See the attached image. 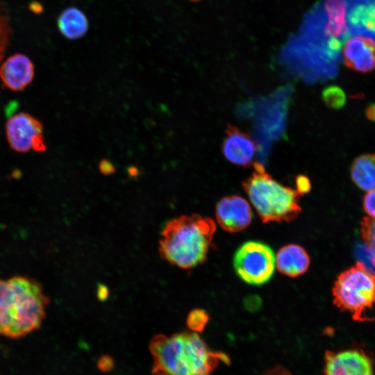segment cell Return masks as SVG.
Segmentation results:
<instances>
[{
	"mask_svg": "<svg viewBox=\"0 0 375 375\" xmlns=\"http://www.w3.org/2000/svg\"><path fill=\"white\" fill-rule=\"evenodd\" d=\"M149 349L153 375H210L219 361H230L227 355L210 351L196 333L158 334Z\"/></svg>",
	"mask_w": 375,
	"mask_h": 375,
	"instance_id": "cell-1",
	"label": "cell"
},
{
	"mask_svg": "<svg viewBox=\"0 0 375 375\" xmlns=\"http://www.w3.org/2000/svg\"><path fill=\"white\" fill-rule=\"evenodd\" d=\"M48 303L42 285L33 278L0 280V335L18 338L38 328Z\"/></svg>",
	"mask_w": 375,
	"mask_h": 375,
	"instance_id": "cell-2",
	"label": "cell"
},
{
	"mask_svg": "<svg viewBox=\"0 0 375 375\" xmlns=\"http://www.w3.org/2000/svg\"><path fill=\"white\" fill-rule=\"evenodd\" d=\"M215 230L209 217L193 214L173 218L162 231L160 256L180 268L194 267L206 259Z\"/></svg>",
	"mask_w": 375,
	"mask_h": 375,
	"instance_id": "cell-3",
	"label": "cell"
},
{
	"mask_svg": "<svg viewBox=\"0 0 375 375\" xmlns=\"http://www.w3.org/2000/svg\"><path fill=\"white\" fill-rule=\"evenodd\" d=\"M253 165V172L242 182V186L262 222L294 219L301 211L299 204L301 194L274 180L262 164Z\"/></svg>",
	"mask_w": 375,
	"mask_h": 375,
	"instance_id": "cell-4",
	"label": "cell"
},
{
	"mask_svg": "<svg viewBox=\"0 0 375 375\" xmlns=\"http://www.w3.org/2000/svg\"><path fill=\"white\" fill-rule=\"evenodd\" d=\"M333 296L334 303L355 320H367L365 313L375 303V276L356 263L338 276Z\"/></svg>",
	"mask_w": 375,
	"mask_h": 375,
	"instance_id": "cell-5",
	"label": "cell"
},
{
	"mask_svg": "<svg viewBox=\"0 0 375 375\" xmlns=\"http://www.w3.org/2000/svg\"><path fill=\"white\" fill-rule=\"evenodd\" d=\"M276 257L272 249L260 241H247L236 250L233 267L238 276L245 283L261 285L272 277Z\"/></svg>",
	"mask_w": 375,
	"mask_h": 375,
	"instance_id": "cell-6",
	"label": "cell"
},
{
	"mask_svg": "<svg viewBox=\"0 0 375 375\" xmlns=\"http://www.w3.org/2000/svg\"><path fill=\"white\" fill-rule=\"evenodd\" d=\"M5 130L8 145L16 152H42L47 149L43 125L29 113L19 112L10 117Z\"/></svg>",
	"mask_w": 375,
	"mask_h": 375,
	"instance_id": "cell-7",
	"label": "cell"
},
{
	"mask_svg": "<svg viewBox=\"0 0 375 375\" xmlns=\"http://www.w3.org/2000/svg\"><path fill=\"white\" fill-rule=\"evenodd\" d=\"M324 370L326 375H374L371 358L360 349L327 351Z\"/></svg>",
	"mask_w": 375,
	"mask_h": 375,
	"instance_id": "cell-8",
	"label": "cell"
},
{
	"mask_svg": "<svg viewBox=\"0 0 375 375\" xmlns=\"http://www.w3.org/2000/svg\"><path fill=\"white\" fill-rule=\"evenodd\" d=\"M218 224L225 231L235 233L246 228L251 222L253 213L249 203L237 195L221 199L216 206Z\"/></svg>",
	"mask_w": 375,
	"mask_h": 375,
	"instance_id": "cell-9",
	"label": "cell"
},
{
	"mask_svg": "<svg viewBox=\"0 0 375 375\" xmlns=\"http://www.w3.org/2000/svg\"><path fill=\"white\" fill-rule=\"evenodd\" d=\"M34 76L35 65L30 58L24 53H14L0 65L1 84L13 92L24 90L33 81Z\"/></svg>",
	"mask_w": 375,
	"mask_h": 375,
	"instance_id": "cell-10",
	"label": "cell"
},
{
	"mask_svg": "<svg viewBox=\"0 0 375 375\" xmlns=\"http://www.w3.org/2000/svg\"><path fill=\"white\" fill-rule=\"evenodd\" d=\"M347 67L367 74L375 69V42L370 38L357 35L348 39L342 47Z\"/></svg>",
	"mask_w": 375,
	"mask_h": 375,
	"instance_id": "cell-11",
	"label": "cell"
},
{
	"mask_svg": "<svg viewBox=\"0 0 375 375\" xmlns=\"http://www.w3.org/2000/svg\"><path fill=\"white\" fill-rule=\"evenodd\" d=\"M256 150V144L249 135L234 126L228 125L222 142V152L229 162L242 167L249 166Z\"/></svg>",
	"mask_w": 375,
	"mask_h": 375,
	"instance_id": "cell-12",
	"label": "cell"
},
{
	"mask_svg": "<svg viewBox=\"0 0 375 375\" xmlns=\"http://www.w3.org/2000/svg\"><path fill=\"white\" fill-rule=\"evenodd\" d=\"M276 265L282 274L290 277H297L307 271L310 265V258L301 246L288 244L278 251Z\"/></svg>",
	"mask_w": 375,
	"mask_h": 375,
	"instance_id": "cell-13",
	"label": "cell"
},
{
	"mask_svg": "<svg viewBox=\"0 0 375 375\" xmlns=\"http://www.w3.org/2000/svg\"><path fill=\"white\" fill-rule=\"evenodd\" d=\"M57 27L67 39L77 40L88 31V19L85 13L76 7L63 10L57 19Z\"/></svg>",
	"mask_w": 375,
	"mask_h": 375,
	"instance_id": "cell-14",
	"label": "cell"
},
{
	"mask_svg": "<svg viewBox=\"0 0 375 375\" xmlns=\"http://www.w3.org/2000/svg\"><path fill=\"white\" fill-rule=\"evenodd\" d=\"M350 175L352 181L360 190L375 188V153L360 155L353 161Z\"/></svg>",
	"mask_w": 375,
	"mask_h": 375,
	"instance_id": "cell-15",
	"label": "cell"
},
{
	"mask_svg": "<svg viewBox=\"0 0 375 375\" xmlns=\"http://www.w3.org/2000/svg\"><path fill=\"white\" fill-rule=\"evenodd\" d=\"M347 18L353 28L375 34V1L353 6L349 11Z\"/></svg>",
	"mask_w": 375,
	"mask_h": 375,
	"instance_id": "cell-16",
	"label": "cell"
},
{
	"mask_svg": "<svg viewBox=\"0 0 375 375\" xmlns=\"http://www.w3.org/2000/svg\"><path fill=\"white\" fill-rule=\"evenodd\" d=\"M354 252L357 263L375 276V249L366 244H358Z\"/></svg>",
	"mask_w": 375,
	"mask_h": 375,
	"instance_id": "cell-17",
	"label": "cell"
},
{
	"mask_svg": "<svg viewBox=\"0 0 375 375\" xmlns=\"http://www.w3.org/2000/svg\"><path fill=\"white\" fill-rule=\"evenodd\" d=\"M12 28L10 16L5 6L0 1V62L3 58L5 51L9 45Z\"/></svg>",
	"mask_w": 375,
	"mask_h": 375,
	"instance_id": "cell-18",
	"label": "cell"
},
{
	"mask_svg": "<svg viewBox=\"0 0 375 375\" xmlns=\"http://www.w3.org/2000/svg\"><path fill=\"white\" fill-rule=\"evenodd\" d=\"M209 317L206 312L201 309L192 310L187 317L188 326L194 332H201L206 327Z\"/></svg>",
	"mask_w": 375,
	"mask_h": 375,
	"instance_id": "cell-19",
	"label": "cell"
},
{
	"mask_svg": "<svg viewBox=\"0 0 375 375\" xmlns=\"http://www.w3.org/2000/svg\"><path fill=\"white\" fill-rule=\"evenodd\" d=\"M323 99L328 106L337 108L342 106L345 101L343 91L335 86L327 88L323 92Z\"/></svg>",
	"mask_w": 375,
	"mask_h": 375,
	"instance_id": "cell-20",
	"label": "cell"
},
{
	"mask_svg": "<svg viewBox=\"0 0 375 375\" xmlns=\"http://www.w3.org/2000/svg\"><path fill=\"white\" fill-rule=\"evenodd\" d=\"M360 224L363 240L367 245L375 249V218L364 217Z\"/></svg>",
	"mask_w": 375,
	"mask_h": 375,
	"instance_id": "cell-21",
	"label": "cell"
},
{
	"mask_svg": "<svg viewBox=\"0 0 375 375\" xmlns=\"http://www.w3.org/2000/svg\"><path fill=\"white\" fill-rule=\"evenodd\" d=\"M363 208L371 217L375 218V188L367 191L363 198Z\"/></svg>",
	"mask_w": 375,
	"mask_h": 375,
	"instance_id": "cell-22",
	"label": "cell"
},
{
	"mask_svg": "<svg viewBox=\"0 0 375 375\" xmlns=\"http://www.w3.org/2000/svg\"><path fill=\"white\" fill-rule=\"evenodd\" d=\"M296 185L299 194H303L310 190V182L309 179L303 175H299L296 178Z\"/></svg>",
	"mask_w": 375,
	"mask_h": 375,
	"instance_id": "cell-23",
	"label": "cell"
},
{
	"mask_svg": "<svg viewBox=\"0 0 375 375\" xmlns=\"http://www.w3.org/2000/svg\"><path fill=\"white\" fill-rule=\"evenodd\" d=\"M98 367L103 372L110 371L113 367V361L108 356H102L98 362Z\"/></svg>",
	"mask_w": 375,
	"mask_h": 375,
	"instance_id": "cell-24",
	"label": "cell"
},
{
	"mask_svg": "<svg viewBox=\"0 0 375 375\" xmlns=\"http://www.w3.org/2000/svg\"><path fill=\"white\" fill-rule=\"evenodd\" d=\"M262 375H292L286 369L277 366L265 372Z\"/></svg>",
	"mask_w": 375,
	"mask_h": 375,
	"instance_id": "cell-25",
	"label": "cell"
},
{
	"mask_svg": "<svg viewBox=\"0 0 375 375\" xmlns=\"http://www.w3.org/2000/svg\"><path fill=\"white\" fill-rule=\"evenodd\" d=\"M28 9L35 14H40L43 11V6L40 2L33 1L29 3Z\"/></svg>",
	"mask_w": 375,
	"mask_h": 375,
	"instance_id": "cell-26",
	"label": "cell"
},
{
	"mask_svg": "<svg viewBox=\"0 0 375 375\" xmlns=\"http://www.w3.org/2000/svg\"><path fill=\"white\" fill-rule=\"evenodd\" d=\"M101 171L105 174H108L115 171V168L109 161H102L100 165Z\"/></svg>",
	"mask_w": 375,
	"mask_h": 375,
	"instance_id": "cell-27",
	"label": "cell"
},
{
	"mask_svg": "<svg viewBox=\"0 0 375 375\" xmlns=\"http://www.w3.org/2000/svg\"><path fill=\"white\" fill-rule=\"evenodd\" d=\"M367 116L371 120H375V106H369L367 108Z\"/></svg>",
	"mask_w": 375,
	"mask_h": 375,
	"instance_id": "cell-28",
	"label": "cell"
},
{
	"mask_svg": "<svg viewBox=\"0 0 375 375\" xmlns=\"http://www.w3.org/2000/svg\"><path fill=\"white\" fill-rule=\"evenodd\" d=\"M191 1H193V2H197V1H199L201 0H190Z\"/></svg>",
	"mask_w": 375,
	"mask_h": 375,
	"instance_id": "cell-29",
	"label": "cell"
}]
</instances>
